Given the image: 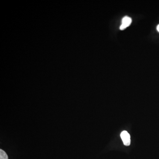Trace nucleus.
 I'll use <instances>...</instances> for the list:
<instances>
[{
  "mask_svg": "<svg viewBox=\"0 0 159 159\" xmlns=\"http://www.w3.org/2000/svg\"><path fill=\"white\" fill-rule=\"evenodd\" d=\"M132 23V19L130 17L126 16L122 20V24L120 26V29L121 30H123L129 27Z\"/></svg>",
  "mask_w": 159,
  "mask_h": 159,
  "instance_id": "nucleus-2",
  "label": "nucleus"
},
{
  "mask_svg": "<svg viewBox=\"0 0 159 159\" xmlns=\"http://www.w3.org/2000/svg\"><path fill=\"white\" fill-rule=\"evenodd\" d=\"M121 137L124 144L126 146H129L130 144V137L126 131H123L121 134Z\"/></svg>",
  "mask_w": 159,
  "mask_h": 159,
  "instance_id": "nucleus-1",
  "label": "nucleus"
},
{
  "mask_svg": "<svg viewBox=\"0 0 159 159\" xmlns=\"http://www.w3.org/2000/svg\"><path fill=\"white\" fill-rule=\"evenodd\" d=\"M157 30L159 32V24L157 26Z\"/></svg>",
  "mask_w": 159,
  "mask_h": 159,
  "instance_id": "nucleus-4",
  "label": "nucleus"
},
{
  "mask_svg": "<svg viewBox=\"0 0 159 159\" xmlns=\"http://www.w3.org/2000/svg\"><path fill=\"white\" fill-rule=\"evenodd\" d=\"M6 153L2 149H0V159H8Z\"/></svg>",
  "mask_w": 159,
  "mask_h": 159,
  "instance_id": "nucleus-3",
  "label": "nucleus"
}]
</instances>
